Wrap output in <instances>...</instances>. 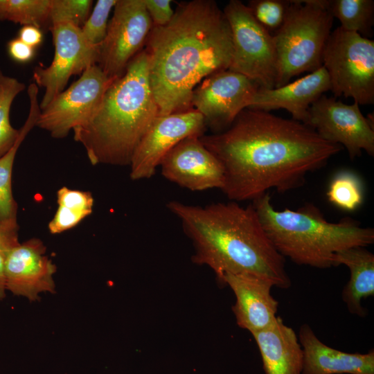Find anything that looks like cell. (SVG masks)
Returning <instances> with one entry per match:
<instances>
[{"instance_id":"1","label":"cell","mask_w":374,"mask_h":374,"mask_svg":"<svg viewBox=\"0 0 374 374\" xmlns=\"http://www.w3.org/2000/svg\"><path fill=\"white\" fill-rule=\"evenodd\" d=\"M199 139L220 163L221 190L233 202L253 201L270 188L284 193L299 187L341 150L301 122L252 108L224 131Z\"/></svg>"},{"instance_id":"2","label":"cell","mask_w":374,"mask_h":374,"mask_svg":"<svg viewBox=\"0 0 374 374\" xmlns=\"http://www.w3.org/2000/svg\"><path fill=\"white\" fill-rule=\"evenodd\" d=\"M144 50L159 116L183 112L193 109L191 96L199 83L229 69L231 32L215 1L181 2L168 24L152 26Z\"/></svg>"},{"instance_id":"3","label":"cell","mask_w":374,"mask_h":374,"mask_svg":"<svg viewBox=\"0 0 374 374\" xmlns=\"http://www.w3.org/2000/svg\"><path fill=\"white\" fill-rule=\"evenodd\" d=\"M167 208L181 222L194 247L192 260L209 267L220 281L226 274H249L288 289L285 258L265 233L252 204L236 202L202 206L170 201Z\"/></svg>"},{"instance_id":"4","label":"cell","mask_w":374,"mask_h":374,"mask_svg":"<svg viewBox=\"0 0 374 374\" xmlns=\"http://www.w3.org/2000/svg\"><path fill=\"white\" fill-rule=\"evenodd\" d=\"M159 116L145 51L106 90L90 119L73 130L92 165L130 166L139 142Z\"/></svg>"},{"instance_id":"5","label":"cell","mask_w":374,"mask_h":374,"mask_svg":"<svg viewBox=\"0 0 374 374\" xmlns=\"http://www.w3.org/2000/svg\"><path fill=\"white\" fill-rule=\"evenodd\" d=\"M252 205L275 249L299 265L334 267L336 253L374 242L373 229L349 217L330 222L313 204L277 211L267 192L253 199Z\"/></svg>"},{"instance_id":"6","label":"cell","mask_w":374,"mask_h":374,"mask_svg":"<svg viewBox=\"0 0 374 374\" xmlns=\"http://www.w3.org/2000/svg\"><path fill=\"white\" fill-rule=\"evenodd\" d=\"M326 6V0L290 1L282 26L272 34L276 55L275 87L323 66V52L334 20Z\"/></svg>"},{"instance_id":"7","label":"cell","mask_w":374,"mask_h":374,"mask_svg":"<svg viewBox=\"0 0 374 374\" xmlns=\"http://www.w3.org/2000/svg\"><path fill=\"white\" fill-rule=\"evenodd\" d=\"M335 97L374 103V41L340 26L332 31L322 56Z\"/></svg>"},{"instance_id":"8","label":"cell","mask_w":374,"mask_h":374,"mask_svg":"<svg viewBox=\"0 0 374 374\" xmlns=\"http://www.w3.org/2000/svg\"><path fill=\"white\" fill-rule=\"evenodd\" d=\"M223 12L230 26L233 43L229 69L247 76L260 88H274L276 55L272 34L241 1L231 0Z\"/></svg>"},{"instance_id":"9","label":"cell","mask_w":374,"mask_h":374,"mask_svg":"<svg viewBox=\"0 0 374 374\" xmlns=\"http://www.w3.org/2000/svg\"><path fill=\"white\" fill-rule=\"evenodd\" d=\"M97 65L112 80L121 77L142 50L152 28L144 0H117Z\"/></svg>"},{"instance_id":"10","label":"cell","mask_w":374,"mask_h":374,"mask_svg":"<svg viewBox=\"0 0 374 374\" xmlns=\"http://www.w3.org/2000/svg\"><path fill=\"white\" fill-rule=\"evenodd\" d=\"M113 81L97 64L89 67L41 111L36 126L53 138L66 137L90 119Z\"/></svg>"},{"instance_id":"11","label":"cell","mask_w":374,"mask_h":374,"mask_svg":"<svg viewBox=\"0 0 374 374\" xmlns=\"http://www.w3.org/2000/svg\"><path fill=\"white\" fill-rule=\"evenodd\" d=\"M49 29L55 46L53 60L47 67H35L33 73L34 83L44 89L39 103L41 111L64 91L72 75H81L97 64L99 53V46L89 44L80 27L59 23L52 24Z\"/></svg>"},{"instance_id":"12","label":"cell","mask_w":374,"mask_h":374,"mask_svg":"<svg viewBox=\"0 0 374 374\" xmlns=\"http://www.w3.org/2000/svg\"><path fill=\"white\" fill-rule=\"evenodd\" d=\"M307 126L323 140L344 145L351 159L365 151L374 155V130L359 105H347L323 94L310 106Z\"/></svg>"},{"instance_id":"13","label":"cell","mask_w":374,"mask_h":374,"mask_svg":"<svg viewBox=\"0 0 374 374\" xmlns=\"http://www.w3.org/2000/svg\"><path fill=\"white\" fill-rule=\"evenodd\" d=\"M259 86L247 76L229 69L205 78L193 89L191 107L199 112L216 133L229 128L248 108Z\"/></svg>"},{"instance_id":"14","label":"cell","mask_w":374,"mask_h":374,"mask_svg":"<svg viewBox=\"0 0 374 374\" xmlns=\"http://www.w3.org/2000/svg\"><path fill=\"white\" fill-rule=\"evenodd\" d=\"M206 128L202 115L195 109L158 116L137 145L130 161L132 180L149 179L167 153L181 140L201 136Z\"/></svg>"},{"instance_id":"15","label":"cell","mask_w":374,"mask_h":374,"mask_svg":"<svg viewBox=\"0 0 374 374\" xmlns=\"http://www.w3.org/2000/svg\"><path fill=\"white\" fill-rule=\"evenodd\" d=\"M159 166L163 177L192 191L223 186L222 167L198 136L181 140L167 153Z\"/></svg>"},{"instance_id":"16","label":"cell","mask_w":374,"mask_h":374,"mask_svg":"<svg viewBox=\"0 0 374 374\" xmlns=\"http://www.w3.org/2000/svg\"><path fill=\"white\" fill-rule=\"evenodd\" d=\"M46 248L38 238L19 243L6 255V287L13 294L37 301L42 292H55L56 267L46 256Z\"/></svg>"},{"instance_id":"17","label":"cell","mask_w":374,"mask_h":374,"mask_svg":"<svg viewBox=\"0 0 374 374\" xmlns=\"http://www.w3.org/2000/svg\"><path fill=\"white\" fill-rule=\"evenodd\" d=\"M220 282L233 292L232 307L238 326L251 334L265 329L277 318L278 302L271 294L269 280L249 274H224Z\"/></svg>"},{"instance_id":"18","label":"cell","mask_w":374,"mask_h":374,"mask_svg":"<svg viewBox=\"0 0 374 374\" xmlns=\"http://www.w3.org/2000/svg\"><path fill=\"white\" fill-rule=\"evenodd\" d=\"M330 90L328 74L322 66L295 81L273 89L259 87L248 108L266 112L283 109L292 119L306 125L312 104Z\"/></svg>"},{"instance_id":"19","label":"cell","mask_w":374,"mask_h":374,"mask_svg":"<svg viewBox=\"0 0 374 374\" xmlns=\"http://www.w3.org/2000/svg\"><path fill=\"white\" fill-rule=\"evenodd\" d=\"M299 341L303 353L302 374H374V350L346 353L323 343L307 323L301 326Z\"/></svg>"},{"instance_id":"20","label":"cell","mask_w":374,"mask_h":374,"mask_svg":"<svg viewBox=\"0 0 374 374\" xmlns=\"http://www.w3.org/2000/svg\"><path fill=\"white\" fill-rule=\"evenodd\" d=\"M251 335L261 355L265 374H302V347L295 331L280 317Z\"/></svg>"},{"instance_id":"21","label":"cell","mask_w":374,"mask_h":374,"mask_svg":"<svg viewBox=\"0 0 374 374\" xmlns=\"http://www.w3.org/2000/svg\"><path fill=\"white\" fill-rule=\"evenodd\" d=\"M346 265L350 279L341 296L349 312L364 317L366 315L362 301L374 295V255L365 247H356L341 250L333 257V265Z\"/></svg>"},{"instance_id":"22","label":"cell","mask_w":374,"mask_h":374,"mask_svg":"<svg viewBox=\"0 0 374 374\" xmlns=\"http://www.w3.org/2000/svg\"><path fill=\"white\" fill-rule=\"evenodd\" d=\"M30 109L20 134L12 148L0 158V220L17 222V204L12 193V172L17 152L29 132L36 126L41 112L38 102V87L31 83L28 88Z\"/></svg>"},{"instance_id":"23","label":"cell","mask_w":374,"mask_h":374,"mask_svg":"<svg viewBox=\"0 0 374 374\" xmlns=\"http://www.w3.org/2000/svg\"><path fill=\"white\" fill-rule=\"evenodd\" d=\"M57 211L48 229L53 234L67 231L91 214L93 198L89 191L62 187L57 192Z\"/></svg>"},{"instance_id":"24","label":"cell","mask_w":374,"mask_h":374,"mask_svg":"<svg viewBox=\"0 0 374 374\" xmlns=\"http://www.w3.org/2000/svg\"><path fill=\"white\" fill-rule=\"evenodd\" d=\"M326 9L337 18L340 27L368 38L373 35L374 1L373 0H326Z\"/></svg>"},{"instance_id":"25","label":"cell","mask_w":374,"mask_h":374,"mask_svg":"<svg viewBox=\"0 0 374 374\" xmlns=\"http://www.w3.org/2000/svg\"><path fill=\"white\" fill-rule=\"evenodd\" d=\"M50 4L51 0H0V21L41 28L49 24Z\"/></svg>"},{"instance_id":"26","label":"cell","mask_w":374,"mask_h":374,"mask_svg":"<svg viewBox=\"0 0 374 374\" xmlns=\"http://www.w3.org/2000/svg\"><path fill=\"white\" fill-rule=\"evenodd\" d=\"M24 89V83L0 70V158L12 148L20 134V129L10 123V111L14 99Z\"/></svg>"},{"instance_id":"27","label":"cell","mask_w":374,"mask_h":374,"mask_svg":"<svg viewBox=\"0 0 374 374\" xmlns=\"http://www.w3.org/2000/svg\"><path fill=\"white\" fill-rule=\"evenodd\" d=\"M328 200L346 211H354L362 203L363 190L359 177L351 172L338 173L332 180L327 193Z\"/></svg>"},{"instance_id":"28","label":"cell","mask_w":374,"mask_h":374,"mask_svg":"<svg viewBox=\"0 0 374 374\" xmlns=\"http://www.w3.org/2000/svg\"><path fill=\"white\" fill-rule=\"evenodd\" d=\"M93 1L51 0L49 24L69 23L81 28L88 19Z\"/></svg>"},{"instance_id":"29","label":"cell","mask_w":374,"mask_h":374,"mask_svg":"<svg viewBox=\"0 0 374 374\" xmlns=\"http://www.w3.org/2000/svg\"><path fill=\"white\" fill-rule=\"evenodd\" d=\"M289 6L287 0H252L247 5L256 19L271 34L282 26Z\"/></svg>"},{"instance_id":"30","label":"cell","mask_w":374,"mask_h":374,"mask_svg":"<svg viewBox=\"0 0 374 374\" xmlns=\"http://www.w3.org/2000/svg\"><path fill=\"white\" fill-rule=\"evenodd\" d=\"M117 0H98L92 12L81 27L82 33L87 42L99 46L104 40L108 27L109 13Z\"/></svg>"},{"instance_id":"31","label":"cell","mask_w":374,"mask_h":374,"mask_svg":"<svg viewBox=\"0 0 374 374\" xmlns=\"http://www.w3.org/2000/svg\"><path fill=\"white\" fill-rule=\"evenodd\" d=\"M170 0H144L146 10L154 26L168 24L174 15Z\"/></svg>"},{"instance_id":"32","label":"cell","mask_w":374,"mask_h":374,"mask_svg":"<svg viewBox=\"0 0 374 374\" xmlns=\"http://www.w3.org/2000/svg\"><path fill=\"white\" fill-rule=\"evenodd\" d=\"M17 222H6L0 220V252L6 255L20 242L18 240Z\"/></svg>"},{"instance_id":"33","label":"cell","mask_w":374,"mask_h":374,"mask_svg":"<svg viewBox=\"0 0 374 374\" xmlns=\"http://www.w3.org/2000/svg\"><path fill=\"white\" fill-rule=\"evenodd\" d=\"M7 47L9 55L18 62H27L33 59L35 54L34 48L18 37L9 41Z\"/></svg>"},{"instance_id":"34","label":"cell","mask_w":374,"mask_h":374,"mask_svg":"<svg viewBox=\"0 0 374 374\" xmlns=\"http://www.w3.org/2000/svg\"><path fill=\"white\" fill-rule=\"evenodd\" d=\"M18 38L34 48L42 43L43 35L40 28L33 26H24L19 31Z\"/></svg>"},{"instance_id":"35","label":"cell","mask_w":374,"mask_h":374,"mask_svg":"<svg viewBox=\"0 0 374 374\" xmlns=\"http://www.w3.org/2000/svg\"><path fill=\"white\" fill-rule=\"evenodd\" d=\"M5 258L6 255L0 252V301L6 296V276H5Z\"/></svg>"}]
</instances>
